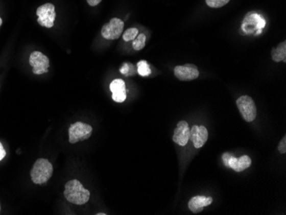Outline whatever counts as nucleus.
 <instances>
[{
  "label": "nucleus",
  "instance_id": "nucleus-26",
  "mask_svg": "<svg viewBox=\"0 0 286 215\" xmlns=\"http://www.w3.org/2000/svg\"><path fill=\"white\" fill-rule=\"evenodd\" d=\"M0 212H1V204H0Z\"/></svg>",
  "mask_w": 286,
  "mask_h": 215
},
{
  "label": "nucleus",
  "instance_id": "nucleus-8",
  "mask_svg": "<svg viewBox=\"0 0 286 215\" xmlns=\"http://www.w3.org/2000/svg\"><path fill=\"white\" fill-rule=\"evenodd\" d=\"M223 160L225 166L231 168L236 173H241L246 170L251 165V159L248 155H244L240 158H234L229 154H223Z\"/></svg>",
  "mask_w": 286,
  "mask_h": 215
},
{
  "label": "nucleus",
  "instance_id": "nucleus-18",
  "mask_svg": "<svg viewBox=\"0 0 286 215\" xmlns=\"http://www.w3.org/2000/svg\"><path fill=\"white\" fill-rule=\"evenodd\" d=\"M138 34H139V31H138L137 29H135V28H130V29L126 30V31L124 33L123 39H124V40L126 41V42H128V41H131V40H135Z\"/></svg>",
  "mask_w": 286,
  "mask_h": 215
},
{
  "label": "nucleus",
  "instance_id": "nucleus-4",
  "mask_svg": "<svg viewBox=\"0 0 286 215\" xmlns=\"http://www.w3.org/2000/svg\"><path fill=\"white\" fill-rule=\"evenodd\" d=\"M93 128L85 123L77 122L73 124L69 129V141L70 144H77L78 141H85L90 137Z\"/></svg>",
  "mask_w": 286,
  "mask_h": 215
},
{
  "label": "nucleus",
  "instance_id": "nucleus-24",
  "mask_svg": "<svg viewBox=\"0 0 286 215\" xmlns=\"http://www.w3.org/2000/svg\"><path fill=\"white\" fill-rule=\"evenodd\" d=\"M97 215H106V213H102V212H100V213H96Z\"/></svg>",
  "mask_w": 286,
  "mask_h": 215
},
{
  "label": "nucleus",
  "instance_id": "nucleus-1",
  "mask_svg": "<svg viewBox=\"0 0 286 215\" xmlns=\"http://www.w3.org/2000/svg\"><path fill=\"white\" fill-rule=\"evenodd\" d=\"M64 197L68 202L76 205H84L90 197V192L85 189L82 183L77 179H73L65 184Z\"/></svg>",
  "mask_w": 286,
  "mask_h": 215
},
{
  "label": "nucleus",
  "instance_id": "nucleus-20",
  "mask_svg": "<svg viewBox=\"0 0 286 215\" xmlns=\"http://www.w3.org/2000/svg\"><path fill=\"white\" fill-rule=\"evenodd\" d=\"M278 151L280 154H285L286 153V136H284L278 144Z\"/></svg>",
  "mask_w": 286,
  "mask_h": 215
},
{
  "label": "nucleus",
  "instance_id": "nucleus-23",
  "mask_svg": "<svg viewBox=\"0 0 286 215\" xmlns=\"http://www.w3.org/2000/svg\"><path fill=\"white\" fill-rule=\"evenodd\" d=\"M87 2L90 6H96L101 3V0H87Z\"/></svg>",
  "mask_w": 286,
  "mask_h": 215
},
{
  "label": "nucleus",
  "instance_id": "nucleus-16",
  "mask_svg": "<svg viewBox=\"0 0 286 215\" xmlns=\"http://www.w3.org/2000/svg\"><path fill=\"white\" fill-rule=\"evenodd\" d=\"M137 71L138 74L141 76V77H149V75H151L152 73L149 64L145 60H141V61L138 63Z\"/></svg>",
  "mask_w": 286,
  "mask_h": 215
},
{
  "label": "nucleus",
  "instance_id": "nucleus-10",
  "mask_svg": "<svg viewBox=\"0 0 286 215\" xmlns=\"http://www.w3.org/2000/svg\"><path fill=\"white\" fill-rule=\"evenodd\" d=\"M174 75L180 81H192L198 78L200 72L195 64H186L176 67Z\"/></svg>",
  "mask_w": 286,
  "mask_h": 215
},
{
  "label": "nucleus",
  "instance_id": "nucleus-11",
  "mask_svg": "<svg viewBox=\"0 0 286 215\" xmlns=\"http://www.w3.org/2000/svg\"><path fill=\"white\" fill-rule=\"evenodd\" d=\"M189 137H190V129L188 127V123L186 121H180L174 130L173 141L178 144L179 146H185L188 144Z\"/></svg>",
  "mask_w": 286,
  "mask_h": 215
},
{
  "label": "nucleus",
  "instance_id": "nucleus-2",
  "mask_svg": "<svg viewBox=\"0 0 286 215\" xmlns=\"http://www.w3.org/2000/svg\"><path fill=\"white\" fill-rule=\"evenodd\" d=\"M53 168L47 159H39L33 165L30 172L31 179L35 184H44L53 176Z\"/></svg>",
  "mask_w": 286,
  "mask_h": 215
},
{
  "label": "nucleus",
  "instance_id": "nucleus-13",
  "mask_svg": "<svg viewBox=\"0 0 286 215\" xmlns=\"http://www.w3.org/2000/svg\"><path fill=\"white\" fill-rule=\"evenodd\" d=\"M110 90L112 93V100L117 103H122L126 100L127 92L125 83L122 79H116L110 84Z\"/></svg>",
  "mask_w": 286,
  "mask_h": 215
},
{
  "label": "nucleus",
  "instance_id": "nucleus-14",
  "mask_svg": "<svg viewBox=\"0 0 286 215\" xmlns=\"http://www.w3.org/2000/svg\"><path fill=\"white\" fill-rule=\"evenodd\" d=\"M212 202V197H192L188 202V208L194 213H199L202 212L205 207L211 204Z\"/></svg>",
  "mask_w": 286,
  "mask_h": 215
},
{
  "label": "nucleus",
  "instance_id": "nucleus-3",
  "mask_svg": "<svg viewBox=\"0 0 286 215\" xmlns=\"http://www.w3.org/2000/svg\"><path fill=\"white\" fill-rule=\"evenodd\" d=\"M266 26V20L255 12H249L244 17L241 29L246 35H260Z\"/></svg>",
  "mask_w": 286,
  "mask_h": 215
},
{
  "label": "nucleus",
  "instance_id": "nucleus-9",
  "mask_svg": "<svg viewBox=\"0 0 286 215\" xmlns=\"http://www.w3.org/2000/svg\"><path fill=\"white\" fill-rule=\"evenodd\" d=\"M30 64L33 67L34 74H45L48 72L49 59L42 53L34 52L30 55Z\"/></svg>",
  "mask_w": 286,
  "mask_h": 215
},
{
  "label": "nucleus",
  "instance_id": "nucleus-19",
  "mask_svg": "<svg viewBox=\"0 0 286 215\" xmlns=\"http://www.w3.org/2000/svg\"><path fill=\"white\" fill-rule=\"evenodd\" d=\"M230 0H206L207 6L211 8H220L229 3Z\"/></svg>",
  "mask_w": 286,
  "mask_h": 215
},
{
  "label": "nucleus",
  "instance_id": "nucleus-21",
  "mask_svg": "<svg viewBox=\"0 0 286 215\" xmlns=\"http://www.w3.org/2000/svg\"><path fill=\"white\" fill-rule=\"evenodd\" d=\"M130 65L128 64H125L123 65L122 68L120 69V72L122 74L128 75V72L130 71Z\"/></svg>",
  "mask_w": 286,
  "mask_h": 215
},
{
  "label": "nucleus",
  "instance_id": "nucleus-12",
  "mask_svg": "<svg viewBox=\"0 0 286 215\" xmlns=\"http://www.w3.org/2000/svg\"><path fill=\"white\" fill-rule=\"evenodd\" d=\"M189 139H191L196 149H201L207 142L208 139V131L207 128L202 125L201 126L194 125L190 130Z\"/></svg>",
  "mask_w": 286,
  "mask_h": 215
},
{
  "label": "nucleus",
  "instance_id": "nucleus-22",
  "mask_svg": "<svg viewBox=\"0 0 286 215\" xmlns=\"http://www.w3.org/2000/svg\"><path fill=\"white\" fill-rule=\"evenodd\" d=\"M6 151L5 150V149H4L3 145L0 142V161L6 157Z\"/></svg>",
  "mask_w": 286,
  "mask_h": 215
},
{
  "label": "nucleus",
  "instance_id": "nucleus-6",
  "mask_svg": "<svg viewBox=\"0 0 286 215\" xmlns=\"http://www.w3.org/2000/svg\"><path fill=\"white\" fill-rule=\"evenodd\" d=\"M125 22L120 18H112L101 29V35L106 40H117L122 35Z\"/></svg>",
  "mask_w": 286,
  "mask_h": 215
},
{
  "label": "nucleus",
  "instance_id": "nucleus-7",
  "mask_svg": "<svg viewBox=\"0 0 286 215\" xmlns=\"http://www.w3.org/2000/svg\"><path fill=\"white\" fill-rule=\"evenodd\" d=\"M36 15L38 16V23L40 26L51 29L53 28L55 21V6L53 4H45L37 9Z\"/></svg>",
  "mask_w": 286,
  "mask_h": 215
},
{
  "label": "nucleus",
  "instance_id": "nucleus-17",
  "mask_svg": "<svg viewBox=\"0 0 286 215\" xmlns=\"http://www.w3.org/2000/svg\"><path fill=\"white\" fill-rule=\"evenodd\" d=\"M145 45H146V35H144V34L138 35L135 40H133V48L135 51L141 50V49L144 48Z\"/></svg>",
  "mask_w": 286,
  "mask_h": 215
},
{
  "label": "nucleus",
  "instance_id": "nucleus-15",
  "mask_svg": "<svg viewBox=\"0 0 286 215\" xmlns=\"http://www.w3.org/2000/svg\"><path fill=\"white\" fill-rule=\"evenodd\" d=\"M272 59L273 61L277 62V63L281 61L286 62L285 41L281 42L275 49L273 48L272 51Z\"/></svg>",
  "mask_w": 286,
  "mask_h": 215
},
{
  "label": "nucleus",
  "instance_id": "nucleus-5",
  "mask_svg": "<svg viewBox=\"0 0 286 215\" xmlns=\"http://www.w3.org/2000/svg\"><path fill=\"white\" fill-rule=\"evenodd\" d=\"M236 106L246 122H253L255 120L257 114L256 106L251 97L248 95L239 97L236 101Z\"/></svg>",
  "mask_w": 286,
  "mask_h": 215
},
{
  "label": "nucleus",
  "instance_id": "nucleus-25",
  "mask_svg": "<svg viewBox=\"0 0 286 215\" xmlns=\"http://www.w3.org/2000/svg\"><path fill=\"white\" fill-rule=\"evenodd\" d=\"M2 22H3V21H2V18H1V17H0V26H1V25H2Z\"/></svg>",
  "mask_w": 286,
  "mask_h": 215
}]
</instances>
